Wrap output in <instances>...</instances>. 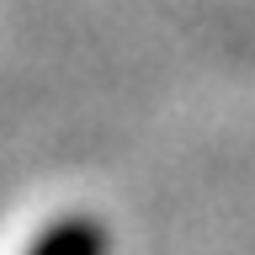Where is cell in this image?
<instances>
[{
  "instance_id": "1",
  "label": "cell",
  "mask_w": 255,
  "mask_h": 255,
  "mask_svg": "<svg viewBox=\"0 0 255 255\" xmlns=\"http://www.w3.org/2000/svg\"><path fill=\"white\" fill-rule=\"evenodd\" d=\"M32 255H107V234H101L91 218H69V223H59V229H48V234L32 245Z\"/></svg>"
}]
</instances>
